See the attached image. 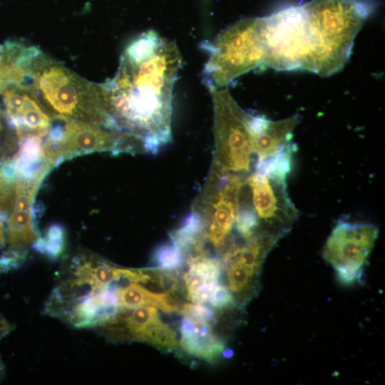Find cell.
Instances as JSON below:
<instances>
[{"mask_svg":"<svg viewBox=\"0 0 385 385\" xmlns=\"http://www.w3.org/2000/svg\"><path fill=\"white\" fill-rule=\"evenodd\" d=\"M182 64L179 49L153 31L125 49L116 74L98 84L118 129L141 140L155 154L172 139L173 89Z\"/></svg>","mask_w":385,"mask_h":385,"instance_id":"obj_1","label":"cell"},{"mask_svg":"<svg viewBox=\"0 0 385 385\" xmlns=\"http://www.w3.org/2000/svg\"><path fill=\"white\" fill-rule=\"evenodd\" d=\"M369 13L360 0H313L266 16L267 66L322 77L339 71Z\"/></svg>","mask_w":385,"mask_h":385,"instance_id":"obj_2","label":"cell"},{"mask_svg":"<svg viewBox=\"0 0 385 385\" xmlns=\"http://www.w3.org/2000/svg\"><path fill=\"white\" fill-rule=\"evenodd\" d=\"M24 56L23 83L34 91L49 115L119 130L106 108L98 84L80 77L36 46H29Z\"/></svg>","mask_w":385,"mask_h":385,"instance_id":"obj_3","label":"cell"},{"mask_svg":"<svg viewBox=\"0 0 385 385\" xmlns=\"http://www.w3.org/2000/svg\"><path fill=\"white\" fill-rule=\"evenodd\" d=\"M263 26L264 17L246 18L216 36L204 68L209 89L225 88L240 76L264 66Z\"/></svg>","mask_w":385,"mask_h":385,"instance_id":"obj_4","label":"cell"},{"mask_svg":"<svg viewBox=\"0 0 385 385\" xmlns=\"http://www.w3.org/2000/svg\"><path fill=\"white\" fill-rule=\"evenodd\" d=\"M247 175L230 171L212 160L202 190L192 203L191 210L204 223V241L215 249L226 250L230 245Z\"/></svg>","mask_w":385,"mask_h":385,"instance_id":"obj_5","label":"cell"},{"mask_svg":"<svg viewBox=\"0 0 385 385\" xmlns=\"http://www.w3.org/2000/svg\"><path fill=\"white\" fill-rule=\"evenodd\" d=\"M213 105V160L235 173L249 175L252 163L250 113L243 110L227 87L210 89Z\"/></svg>","mask_w":385,"mask_h":385,"instance_id":"obj_6","label":"cell"},{"mask_svg":"<svg viewBox=\"0 0 385 385\" xmlns=\"http://www.w3.org/2000/svg\"><path fill=\"white\" fill-rule=\"evenodd\" d=\"M378 234V228L371 223L338 220L325 242L322 256L341 283L350 285L361 279Z\"/></svg>","mask_w":385,"mask_h":385,"instance_id":"obj_7","label":"cell"},{"mask_svg":"<svg viewBox=\"0 0 385 385\" xmlns=\"http://www.w3.org/2000/svg\"><path fill=\"white\" fill-rule=\"evenodd\" d=\"M58 135L51 134L55 148L43 150L51 163L60 155L93 151L147 153L144 143L126 132L74 119L63 120Z\"/></svg>","mask_w":385,"mask_h":385,"instance_id":"obj_8","label":"cell"},{"mask_svg":"<svg viewBox=\"0 0 385 385\" xmlns=\"http://www.w3.org/2000/svg\"><path fill=\"white\" fill-rule=\"evenodd\" d=\"M287 175L255 170L245 180L250 193V204L258 221V231L279 239L289 231L298 217L287 191Z\"/></svg>","mask_w":385,"mask_h":385,"instance_id":"obj_9","label":"cell"},{"mask_svg":"<svg viewBox=\"0 0 385 385\" xmlns=\"http://www.w3.org/2000/svg\"><path fill=\"white\" fill-rule=\"evenodd\" d=\"M105 335L114 340L135 339L158 348H178L175 332L160 318L151 306L120 309L110 321L101 326Z\"/></svg>","mask_w":385,"mask_h":385,"instance_id":"obj_10","label":"cell"},{"mask_svg":"<svg viewBox=\"0 0 385 385\" xmlns=\"http://www.w3.org/2000/svg\"><path fill=\"white\" fill-rule=\"evenodd\" d=\"M2 93L6 117L16 128L19 140L41 138L48 133L51 117L29 86L10 84Z\"/></svg>","mask_w":385,"mask_h":385,"instance_id":"obj_11","label":"cell"},{"mask_svg":"<svg viewBox=\"0 0 385 385\" xmlns=\"http://www.w3.org/2000/svg\"><path fill=\"white\" fill-rule=\"evenodd\" d=\"M44 173L36 175L32 180L17 177L14 182V198L8 217L6 241L8 250L25 252L39 239L32 217L34 195Z\"/></svg>","mask_w":385,"mask_h":385,"instance_id":"obj_12","label":"cell"},{"mask_svg":"<svg viewBox=\"0 0 385 385\" xmlns=\"http://www.w3.org/2000/svg\"><path fill=\"white\" fill-rule=\"evenodd\" d=\"M299 120L298 114L282 120H271L250 113L252 150L257 157L256 163L270 160L287 151H295L292 136Z\"/></svg>","mask_w":385,"mask_h":385,"instance_id":"obj_13","label":"cell"},{"mask_svg":"<svg viewBox=\"0 0 385 385\" xmlns=\"http://www.w3.org/2000/svg\"><path fill=\"white\" fill-rule=\"evenodd\" d=\"M116 289L109 285L97 290L69 307L59 317L76 327H101L120 310Z\"/></svg>","mask_w":385,"mask_h":385,"instance_id":"obj_14","label":"cell"},{"mask_svg":"<svg viewBox=\"0 0 385 385\" xmlns=\"http://www.w3.org/2000/svg\"><path fill=\"white\" fill-rule=\"evenodd\" d=\"M222 267L220 260L208 257L205 252L194 254L184 275L188 299L195 304L208 302L220 282Z\"/></svg>","mask_w":385,"mask_h":385,"instance_id":"obj_15","label":"cell"},{"mask_svg":"<svg viewBox=\"0 0 385 385\" xmlns=\"http://www.w3.org/2000/svg\"><path fill=\"white\" fill-rule=\"evenodd\" d=\"M220 261L227 273V287L234 306L242 308L257 295L260 289L262 267L242 262L229 250L224 252Z\"/></svg>","mask_w":385,"mask_h":385,"instance_id":"obj_16","label":"cell"},{"mask_svg":"<svg viewBox=\"0 0 385 385\" xmlns=\"http://www.w3.org/2000/svg\"><path fill=\"white\" fill-rule=\"evenodd\" d=\"M180 333L181 349L208 362L217 359L225 349V342L215 334L210 322H197L184 316Z\"/></svg>","mask_w":385,"mask_h":385,"instance_id":"obj_17","label":"cell"},{"mask_svg":"<svg viewBox=\"0 0 385 385\" xmlns=\"http://www.w3.org/2000/svg\"><path fill=\"white\" fill-rule=\"evenodd\" d=\"M116 295L118 305L122 309L151 306L167 313L176 312L180 309L177 301L169 293H155L135 282L118 287Z\"/></svg>","mask_w":385,"mask_h":385,"instance_id":"obj_18","label":"cell"},{"mask_svg":"<svg viewBox=\"0 0 385 385\" xmlns=\"http://www.w3.org/2000/svg\"><path fill=\"white\" fill-rule=\"evenodd\" d=\"M183 253L173 242L160 246L153 253V261L156 268L170 270L180 267Z\"/></svg>","mask_w":385,"mask_h":385,"instance_id":"obj_19","label":"cell"},{"mask_svg":"<svg viewBox=\"0 0 385 385\" xmlns=\"http://www.w3.org/2000/svg\"><path fill=\"white\" fill-rule=\"evenodd\" d=\"M36 243L38 244L39 250L45 251L50 257H56L61 252L63 246V232L59 227H52L48 233L46 242L38 239Z\"/></svg>","mask_w":385,"mask_h":385,"instance_id":"obj_20","label":"cell"},{"mask_svg":"<svg viewBox=\"0 0 385 385\" xmlns=\"http://www.w3.org/2000/svg\"><path fill=\"white\" fill-rule=\"evenodd\" d=\"M180 311L185 317L197 322H210L214 317V312L201 304L185 303Z\"/></svg>","mask_w":385,"mask_h":385,"instance_id":"obj_21","label":"cell"},{"mask_svg":"<svg viewBox=\"0 0 385 385\" xmlns=\"http://www.w3.org/2000/svg\"><path fill=\"white\" fill-rule=\"evenodd\" d=\"M14 198V183L6 180L0 171V215L9 213Z\"/></svg>","mask_w":385,"mask_h":385,"instance_id":"obj_22","label":"cell"},{"mask_svg":"<svg viewBox=\"0 0 385 385\" xmlns=\"http://www.w3.org/2000/svg\"><path fill=\"white\" fill-rule=\"evenodd\" d=\"M208 302L212 307L218 309L234 307L231 294L227 286L222 283L215 287Z\"/></svg>","mask_w":385,"mask_h":385,"instance_id":"obj_23","label":"cell"},{"mask_svg":"<svg viewBox=\"0 0 385 385\" xmlns=\"http://www.w3.org/2000/svg\"><path fill=\"white\" fill-rule=\"evenodd\" d=\"M25 257V252L7 250L0 257V274L6 273L11 270L19 267L24 262Z\"/></svg>","mask_w":385,"mask_h":385,"instance_id":"obj_24","label":"cell"},{"mask_svg":"<svg viewBox=\"0 0 385 385\" xmlns=\"http://www.w3.org/2000/svg\"><path fill=\"white\" fill-rule=\"evenodd\" d=\"M10 84L9 69L0 56V94Z\"/></svg>","mask_w":385,"mask_h":385,"instance_id":"obj_25","label":"cell"},{"mask_svg":"<svg viewBox=\"0 0 385 385\" xmlns=\"http://www.w3.org/2000/svg\"><path fill=\"white\" fill-rule=\"evenodd\" d=\"M6 242V234L4 225L2 220L0 218V250L4 247Z\"/></svg>","mask_w":385,"mask_h":385,"instance_id":"obj_26","label":"cell"},{"mask_svg":"<svg viewBox=\"0 0 385 385\" xmlns=\"http://www.w3.org/2000/svg\"><path fill=\"white\" fill-rule=\"evenodd\" d=\"M3 130H4V125H3V123H2L1 111L0 109V140H1L2 134H3Z\"/></svg>","mask_w":385,"mask_h":385,"instance_id":"obj_27","label":"cell"},{"mask_svg":"<svg viewBox=\"0 0 385 385\" xmlns=\"http://www.w3.org/2000/svg\"><path fill=\"white\" fill-rule=\"evenodd\" d=\"M3 372H4V366H3V364H2V363H1V361L0 360V379L2 376Z\"/></svg>","mask_w":385,"mask_h":385,"instance_id":"obj_28","label":"cell"}]
</instances>
